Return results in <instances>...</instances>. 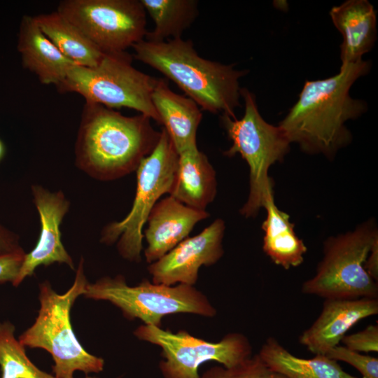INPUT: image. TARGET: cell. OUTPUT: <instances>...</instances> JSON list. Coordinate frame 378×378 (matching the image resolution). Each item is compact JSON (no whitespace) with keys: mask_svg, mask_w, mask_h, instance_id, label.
Returning <instances> with one entry per match:
<instances>
[{"mask_svg":"<svg viewBox=\"0 0 378 378\" xmlns=\"http://www.w3.org/2000/svg\"><path fill=\"white\" fill-rule=\"evenodd\" d=\"M369 61L340 66L333 76L307 80L297 102L279 122L290 141L304 153L331 159L351 141L346 126L367 110L366 102L350 95V89L370 70Z\"/></svg>","mask_w":378,"mask_h":378,"instance_id":"6da1fadb","label":"cell"},{"mask_svg":"<svg viewBox=\"0 0 378 378\" xmlns=\"http://www.w3.org/2000/svg\"><path fill=\"white\" fill-rule=\"evenodd\" d=\"M160 134L142 114L125 116L85 102L75 144L76 165L97 180L123 177L137 169Z\"/></svg>","mask_w":378,"mask_h":378,"instance_id":"7a4b0ae2","label":"cell"},{"mask_svg":"<svg viewBox=\"0 0 378 378\" xmlns=\"http://www.w3.org/2000/svg\"><path fill=\"white\" fill-rule=\"evenodd\" d=\"M133 58L158 71L176 83L202 109L235 118L241 106L239 80L247 69H237L200 57L190 40L162 42L145 39L132 46Z\"/></svg>","mask_w":378,"mask_h":378,"instance_id":"3957f363","label":"cell"},{"mask_svg":"<svg viewBox=\"0 0 378 378\" xmlns=\"http://www.w3.org/2000/svg\"><path fill=\"white\" fill-rule=\"evenodd\" d=\"M88 284L81 258L72 286L64 294L57 293L48 281L40 285V309L33 325L20 337L25 347L41 348L54 360L56 378H74V372L85 374L103 370L104 360L86 351L74 332L70 312L76 300L85 291Z\"/></svg>","mask_w":378,"mask_h":378,"instance_id":"277c9868","label":"cell"},{"mask_svg":"<svg viewBox=\"0 0 378 378\" xmlns=\"http://www.w3.org/2000/svg\"><path fill=\"white\" fill-rule=\"evenodd\" d=\"M240 94L245 106L242 118L221 115L220 120L232 141L223 154L232 157L239 153L249 167V194L240 213L250 218L258 214L273 192L269 169L284 160L291 142L281 127L270 124L262 117L253 92L241 88Z\"/></svg>","mask_w":378,"mask_h":378,"instance_id":"5b68a950","label":"cell"},{"mask_svg":"<svg viewBox=\"0 0 378 378\" xmlns=\"http://www.w3.org/2000/svg\"><path fill=\"white\" fill-rule=\"evenodd\" d=\"M126 51L104 54L93 67L73 64L57 88L60 92H75L87 102L110 108L126 107L161 125L151 94L158 79L136 69Z\"/></svg>","mask_w":378,"mask_h":378,"instance_id":"8992f818","label":"cell"},{"mask_svg":"<svg viewBox=\"0 0 378 378\" xmlns=\"http://www.w3.org/2000/svg\"><path fill=\"white\" fill-rule=\"evenodd\" d=\"M377 240V229L373 222L328 238L316 274L302 284V293L324 299L377 298V281L365 269Z\"/></svg>","mask_w":378,"mask_h":378,"instance_id":"52a82bcc","label":"cell"},{"mask_svg":"<svg viewBox=\"0 0 378 378\" xmlns=\"http://www.w3.org/2000/svg\"><path fill=\"white\" fill-rule=\"evenodd\" d=\"M83 295L111 302L127 319L138 318L145 325L159 328L166 315L187 313L213 317L217 313L207 297L194 286L156 284L144 279L130 286L120 274L88 283Z\"/></svg>","mask_w":378,"mask_h":378,"instance_id":"ba28073f","label":"cell"},{"mask_svg":"<svg viewBox=\"0 0 378 378\" xmlns=\"http://www.w3.org/2000/svg\"><path fill=\"white\" fill-rule=\"evenodd\" d=\"M178 161V153L162 127L158 144L136 170V189L130 211L122 220L110 223L103 228L101 242L111 245L118 241L121 257L141 262L143 228L160 197L171 192Z\"/></svg>","mask_w":378,"mask_h":378,"instance_id":"9c48e42d","label":"cell"},{"mask_svg":"<svg viewBox=\"0 0 378 378\" xmlns=\"http://www.w3.org/2000/svg\"><path fill=\"white\" fill-rule=\"evenodd\" d=\"M134 335L161 348L163 359L159 369L164 378H200L199 367L206 361L214 360L225 368H232L252 356L248 339L239 332L228 333L220 341L211 342L185 330L174 333L144 324Z\"/></svg>","mask_w":378,"mask_h":378,"instance_id":"30bf717a","label":"cell"},{"mask_svg":"<svg viewBox=\"0 0 378 378\" xmlns=\"http://www.w3.org/2000/svg\"><path fill=\"white\" fill-rule=\"evenodd\" d=\"M56 11L104 54L126 51L147 32L140 0H64Z\"/></svg>","mask_w":378,"mask_h":378,"instance_id":"8fae6325","label":"cell"},{"mask_svg":"<svg viewBox=\"0 0 378 378\" xmlns=\"http://www.w3.org/2000/svg\"><path fill=\"white\" fill-rule=\"evenodd\" d=\"M225 222L216 219L198 234L187 237L157 261L148 270L152 282L174 286L183 284L194 286L202 266H211L223 255V239Z\"/></svg>","mask_w":378,"mask_h":378,"instance_id":"7c38bea8","label":"cell"},{"mask_svg":"<svg viewBox=\"0 0 378 378\" xmlns=\"http://www.w3.org/2000/svg\"><path fill=\"white\" fill-rule=\"evenodd\" d=\"M31 191L39 214L41 232L36 246L24 255L13 283L15 286L27 276H31L40 265L65 263L74 269L73 260L62 242L59 230L62 219L69 209V201L62 191L52 192L38 185L32 186Z\"/></svg>","mask_w":378,"mask_h":378,"instance_id":"4fadbf2b","label":"cell"},{"mask_svg":"<svg viewBox=\"0 0 378 378\" xmlns=\"http://www.w3.org/2000/svg\"><path fill=\"white\" fill-rule=\"evenodd\" d=\"M378 314V299H325L322 311L299 337L315 355H326L360 321Z\"/></svg>","mask_w":378,"mask_h":378,"instance_id":"5bb4252c","label":"cell"},{"mask_svg":"<svg viewBox=\"0 0 378 378\" xmlns=\"http://www.w3.org/2000/svg\"><path fill=\"white\" fill-rule=\"evenodd\" d=\"M209 216L206 211L189 207L172 196L158 201L147 218L144 256L153 263L188 237L195 225Z\"/></svg>","mask_w":378,"mask_h":378,"instance_id":"9a60e30c","label":"cell"},{"mask_svg":"<svg viewBox=\"0 0 378 378\" xmlns=\"http://www.w3.org/2000/svg\"><path fill=\"white\" fill-rule=\"evenodd\" d=\"M336 29L342 36L341 66L363 60L377 38V14L367 0H348L330 10Z\"/></svg>","mask_w":378,"mask_h":378,"instance_id":"2e32d148","label":"cell"},{"mask_svg":"<svg viewBox=\"0 0 378 378\" xmlns=\"http://www.w3.org/2000/svg\"><path fill=\"white\" fill-rule=\"evenodd\" d=\"M151 99L178 153L197 148V131L202 118L199 106L190 98L173 92L163 78L158 79Z\"/></svg>","mask_w":378,"mask_h":378,"instance_id":"e0dca14e","label":"cell"},{"mask_svg":"<svg viewBox=\"0 0 378 378\" xmlns=\"http://www.w3.org/2000/svg\"><path fill=\"white\" fill-rule=\"evenodd\" d=\"M18 49L24 68L34 73L45 85L57 87L75 64L65 57L43 34L34 16L22 18Z\"/></svg>","mask_w":378,"mask_h":378,"instance_id":"ac0fdd59","label":"cell"},{"mask_svg":"<svg viewBox=\"0 0 378 378\" xmlns=\"http://www.w3.org/2000/svg\"><path fill=\"white\" fill-rule=\"evenodd\" d=\"M216 192V171L206 155L197 148L179 153L169 195L189 207L206 211Z\"/></svg>","mask_w":378,"mask_h":378,"instance_id":"d6986e66","label":"cell"},{"mask_svg":"<svg viewBox=\"0 0 378 378\" xmlns=\"http://www.w3.org/2000/svg\"><path fill=\"white\" fill-rule=\"evenodd\" d=\"M264 208L267 217L262 225L263 251L274 264L286 270L300 265L307 248L296 235L289 216L276 206L273 192L267 197Z\"/></svg>","mask_w":378,"mask_h":378,"instance_id":"ffe728a7","label":"cell"},{"mask_svg":"<svg viewBox=\"0 0 378 378\" xmlns=\"http://www.w3.org/2000/svg\"><path fill=\"white\" fill-rule=\"evenodd\" d=\"M258 354L269 368L286 378H357L325 355L295 356L273 337L266 340Z\"/></svg>","mask_w":378,"mask_h":378,"instance_id":"44dd1931","label":"cell"},{"mask_svg":"<svg viewBox=\"0 0 378 378\" xmlns=\"http://www.w3.org/2000/svg\"><path fill=\"white\" fill-rule=\"evenodd\" d=\"M43 34L75 64L93 67L104 55L76 25L57 11L34 16Z\"/></svg>","mask_w":378,"mask_h":378,"instance_id":"7402d4cb","label":"cell"},{"mask_svg":"<svg viewBox=\"0 0 378 378\" xmlns=\"http://www.w3.org/2000/svg\"><path fill=\"white\" fill-rule=\"evenodd\" d=\"M154 22L144 39L162 42L181 38L199 15L196 0H140Z\"/></svg>","mask_w":378,"mask_h":378,"instance_id":"603a6c76","label":"cell"},{"mask_svg":"<svg viewBox=\"0 0 378 378\" xmlns=\"http://www.w3.org/2000/svg\"><path fill=\"white\" fill-rule=\"evenodd\" d=\"M9 321L0 323L1 378H56L38 369L27 357Z\"/></svg>","mask_w":378,"mask_h":378,"instance_id":"cb8c5ba5","label":"cell"},{"mask_svg":"<svg viewBox=\"0 0 378 378\" xmlns=\"http://www.w3.org/2000/svg\"><path fill=\"white\" fill-rule=\"evenodd\" d=\"M200 378H286L272 371L258 354L251 356L232 367L214 366L206 370Z\"/></svg>","mask_w":378,"mask_h":378,"instance_id":"d4e9b609","label":"cell"},{"mask_svg":"<svg viewBox=\"0 0 378 378\" xmlns=\"http://www.w3.org/2000/svg\"><path fill=\"white\" fill-rule=\"evenodd\" d=\"M337 361H343L355 368L362 378H378V358L354 351L344 346L337 345L326 355Z\"/></svg>","mask_w":378,"mask_h":378,"instance_id":"484cf974","label":"cell"},{"mask_svg":"<svg viewBox=\"0 0 378 378\" xmlns=\"http://www.w3.org/2000/svg\"><path fill=\"white\" fill-rule=\"evenodd\" d=\"M341 342L345 347L356 352H377L378 325L371 324L359 332L346 335Z\"/></svg>","mask_w":378,"mask_h":378,"instance_id":"4316f807","label":"cell"},{"mask_svg":"<svg viewBox=\"0 0 378 378\" xmlns=\"http://www.w3.org/2000/svg\"><path fill=\"white\" fill-rule=\"evenodd\" d=\"M22 248L15 251L0 253V283L11 281L17 278L24 258Z\"/></svg>","mask_w":378,"mask_h":378,"instance_id":"83f0119b","label":"cell"},{"mask_svg":"<svg viewBox=\"0 0 378 378\" xmlns=\"http://www.w3.org/2000/svg\"><path fill=\"white\" fill-rule=\"evenodd\" d=\"M21 248L18 244V237L0 225V253L13 252Z\"/></svg>","mask_w":378,"mask_h":378,"instance_id":"f1b7e54d","label":"cell"},{"mask_svg":"<svg viewBox=\"0 0 378 378\" xmlns=\"http://www.w3.org/2000/svg\"><path fill=\"white\" fill-rule=\"evenodd\" d=\"M365 269L374 281H378V240L372 244L367 257Z\"/></svg>","mask_w":378,"mask_h":378,"instance_id":"f546056e","label":"cell"},{"mask_svg":"<svg viewBox=\"0 0 378 378\" xmlns=\"http://www.w3.org/2000/svg\"><path fill=\"white\" fill-rule=\"evenodd\" d=\"M5 153V146L2 141L0 139V161L3 158Z\"/></svg>","mask_w":378,"mask_h":378,"instance_id":"4dcf8cb0","label":"cell"},{"mask_svg":"<svg viewBox=\"0 0 378 378\" xmlns=\"http://www.w3.org/2000/svg\"><path fill=\"white\" fill-rule=\"evenodd\" d=\"M85 378H97V377H85Z\"/></svg>","mask_w":378,"mask_h":378,"instance_id":"1f68e13d","label":"cell"}]
</instances>
